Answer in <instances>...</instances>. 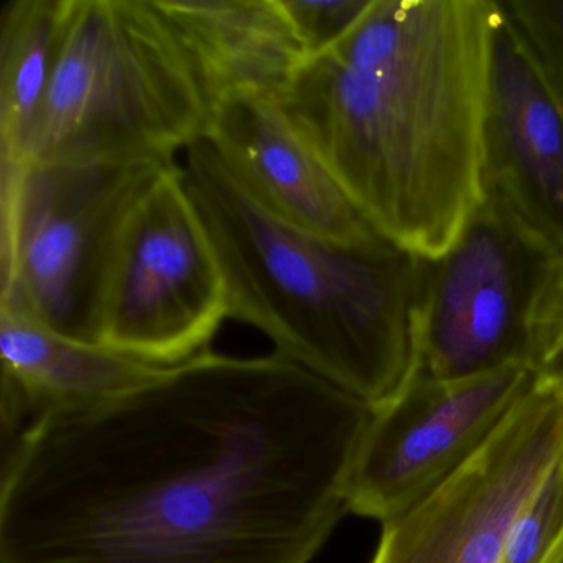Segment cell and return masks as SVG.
I'll return each instance as SVG.
<instances>
[{"label":"cell","mask_w":563,"mask_h":563,"mask_svg":"<svg viewBox=\"0 0 563 563\" xmlns=\"http://www.w3.org/2000/svg\"><path fill=\"white\" fill-rule=\"evenodd\" d=\"M527 368L536 385L563 398V256L533 311Z\"/></svg>","instance_id":"2e32d148"},{"label":"cell","mask_w":563,"mask_h":563,"mask_svg":"<svg viewBox=\"0 0 563 563\" xmlns=\"http://www.w3.org/2000/svg\"><path fill=\"white\" fill-rule=\"evenodd\" d=\"M526 365L443 380L418 372L372 407L349 481V512L397 519L456 473L532 388Z\"/></svg>","instance_id":"9c48e42d"},{"label":"cell","mask_w":563,"mask_h":563,"mask_svg":"<svg viewBox=\"0 0 563 563\" xmlns=\"http://www.w3.org/2000/svg\"><path fill=\"white\" fill-rule=\"evenodd\" d=\"M496 2L484 113V194L563 256V103Z\"/></svg>","instance_id":"30bf717a"},{"label":"cell","mask_w":563,"mask_h":563,"mask_svg":"<svg viewBox=\"0 0 563 563\" xmlns=\"http://www.w3.org/2000/svg\"><path fill=\"white\" fill-rule=\"evenodd\" d=\"M184 154V184L225 276L230 319L372 407L397 395L420 372L428 260L385 236L345 245L286 222L230 173L206 134Z\"/></svg>","instance_id":"3957f363"},{"label":"cell","mask_w":563,"mask_h":563,"mask_svg":"<svg viewBox=\"0 0 563 563\" xmlns=\"http://www.w3.org/2000/svg\"><path fill=\"white\" fill-rule=\"evenodd\" d=\"M496 0H374L296 71L276 103L362 216L424 260L484 200Z\"/></svg>","instance_id":"7a4b0ae2"},{"label":"cell","mask_w":563,"mask_h":563,"mask_svg":"<svg viewBox=\"0 0 563 563\" xmlns=\"http://www.w3.org/2000/svg\"><path fill=\"white\" fill-rule=\"evenodd\" d=\"M177 161H0V309L97 345L98 306L118 233Z\"/></svg>","instance_id":"5b68a950"},{"label":"cell","mask_w":563,"mask_h":563,"mask_svg":"<svg viewBox=\"0 0 563 563\" xmlns=\"http://www.w3.org/2000/svg\"><path fill=\"white\" fill-rule=\"evenodd\" d=\"M189 55L210 110L236 95L278 98L306 58L282 0H153Z\"/></svg>","instance_id":"7c38bea8"},{"label":"cell","mask_w":563,"mask_h":563,"mask_svg":"<svg viewBox=\"0 0 563 563\" xmlns=\"http://www.w3.org/2000/svg\"><path fill=\"white\" fill-rule=\"evenodd\" d=\"M203 134L242 186L286 222L345 245L384 236L306 146L275 98L236 95L219 101Z\"/></svg>","instance_id":"8fae6325"},{"label":"cell","mask_w":563,"mask_h":563,"mask_svg":"<svg viewBox=\"0 0 563 563\" xmlns=\"http://www.w3.org/2000/svg\"><path fill=\"white\" fill-rule=\"evenodd\" d=\"M374 0H282L306 58L318 57L338 45Z\"/></svg>","instance_id":"ac0fdd59"},{"label":"cell","mask_w":563,"mask_h":563,"mask_svg":"<svg viewBox=\"0 0 563 563\" xmlns=\"http://www.w3.org/2000/svg\"><path fill=\"white\" fill-rule=\"evenodd\" d=\"M60 0H5L0 9V161H21L57 55Z\"/></svg>","instance_id":"5bb4252c"},{"label":"cell","mask_w":563,"mask_h":563,"mask_svg":"<svg viewBox=\"0 0 563 563\" xmlns=\"http://www.w3.org/2000/svg\"><path fill=\"white\" fill-rule=\"evenodd\" d=\"M563 103V0H499Z\"/></svg>","instance_id":"e0dca14e"},{"label":"cell","mask_w":563,"mask_h":563,"mask_svg":"<svg viewBox=\"0 0 563 563\" xmlns=\"http://www.w3.org/2000/svg\"><path fill=\"white\" fill-rule=\"evenodd\" d=\"M225 319V276L176 163L137 199L118 233L98 306L97 345L154 367H177L209 352Z\"/></svg>","instance_id":"8992f818"},{"label":"cell","mask_w":563,"mask_h":563,"mask_svg":"<svg viewBox=\"0 0 563 563\" xmlns=\"http://www.w3.org/2000/svg\"><path fill=\"white\" fill-rule=\"evenodd\" d=\"M209 118L196 68L153 0H60L54 71L21 161H177Z\"/></svg>","instance_id":"277c9868"},{"label":"cell","mask_w":563,"mask_h":563,"mask_svg":"<svg viewBox=\"0 0 563 563\" xmlns=\"http://www.w3.org/2000/svg\"><path fill=\"white\" fill-rule=\"evenodd\" d=\"M500 563H563V457L514 520Z\"/></svg>","instance_id":"9a60e30c"},{"label":"cell","mask_w":563,"mask_h":563,"mask_svg":"<svg viewBox=\"0 0 563 563\" xmlns=\"http://www.w3.org/2000/svg\"><path fill=\"white\" fill-rule=\"evenodd\" d=\"M559 258L484 196L450 250L427 262L420 372L457 380L527 367L533 311Z\"/></svg>","instance_id":"52a82bcc"},{"label":"cell","mask_w":563,"mask_h":563,"mask_svg":"<svg viewBox=\"0 0 563 563\" xmlns=\"http://www.w3.org/2000/svg\"><path fill=\"white\" fill-rule=\"evenodd\" d=\"M371 417L282 355L212 351L48 408L2 450L0 563H311Z\"/></svg>","instance_id":"6da1fadb"},{"label":"cell","mask_w":563,"mask_h":563,"mask_svg":"<svg viewBox=\"0 0 563 563\" xmlns=\"http://www.w3.org/2000/svg\"><path fill=\"white\" fill-rule=\"evenodd\" d=\"M0 362L2 384L18 391L31 420L48 408L121 394L166 371L65 338L5 309H0Z\"/></svg>","instance_id":"4fadbf2b"},{"label":"cell","mask_w":563,"mask_h":563,"mask_svg":"<svg viewBox=\"0 0 563 563\" xmlns=\"http://www.w3.org/2000/svg\"><path fill=\"white\" fill-rule=\"evenodd\" d=\"M563 457V398L533 382L489 440L384 523L371 563H500L514 520Z\"/></svg>","instance_id":"ba28073f"}]
</instances>
